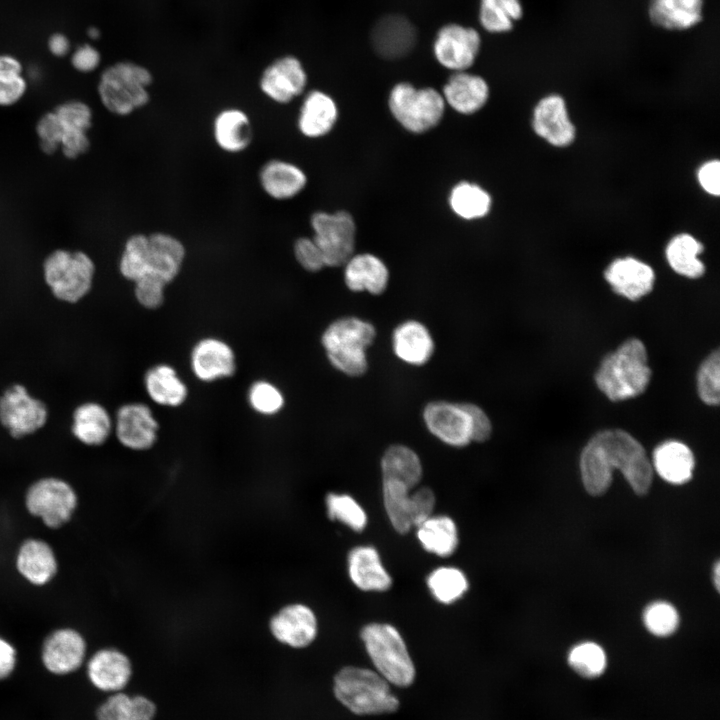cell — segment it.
I'll return each instance as SVG.
<instances>
[{
  "mask_svg": "<svg viewBox=\"0 0 720 720\" xmlns=\"http://www.w3.org/2000/svg\"><path fill=\"white\" fill-rule=\"evenodd\" d=\"M212 131L217 146L227 153L245 151L253 139L249 115L235 107L223 109L215 116Z\"/></svg>",
  "mask_w": 720,
  "mask_h": 720,
  "instance_id": "cell-33",
  "label": "cell"
},
{
  "mask_svg": "<svg viewBox=\"0 0 720 720\" xmlns=\"http://www.w3.org/2000/svg\"><path fill=\"white\" fill-rule=\"evenodd\" d=\"M143 384L148 397L164 407L183 405L189 393L175 368L166 363L151 366L144 374Z\"/></svg>",
  "mask_w": 720,
  "mask_h": 720,
  "instance_id": "cell-34",
  "label": "cell"
},
{
  "mask_svg": "<svg viewBox=\"0 0 720 720\" xmlns=\"http://www.w3.org/2000/svg\"><path fill=\"white\" fill-rule=\"evenodd\" d=\"M426 428L437 439L453 447H464L472 442L471 423L463 402L435 400L423 409Z\"/></svg>",
  "mask_w": 720,
  "mask_h": 720,
  "instance_id": "cell-17",
  "label": "cell"
},
{
  "mask_svg": "<svg viewBox=\"0 0 720 720\" xmlns=\"http://www.w3.org/2000/svg\"><path fill=\"white\" fill-rule=\"evenodd\" d=\"M119 272L133 283L149 273L148 234L136 233L127 238L119 260Z\"/></svg>",
  "mask_w": 720,
  "mask_h": 720,
  "instance_id": "cell-42",
  "label": "cell"
},
{
  "mask_svg": "<svg viewBox=\"0 0 720 720\" xmlns=\"http://www.w3.org/2000/svg\"><path fill=\"white\" fill-rule=\"evenodd\" d=\"M567 664L577 676L592 681L606 673L608 656L605 649L597 642L582 641L569 649Z\"/></svg>",
  "mask_w": 720,
  "mask_h": 720,
  "instance_id": "cell-39",
  "label": "cell"
},
{
  "mask_svg": "<svg viewBox=\"0 0 720 720\" xmlns=\"http://www.w3.org/2000/svg\"><path fill=\"white\" fill-rule=\"evenodd\" d=\"M133 674L128 655L115 647L94 652L87 662V677L98 690L108 693L122 691Z\"/></svg>",
  "mask_w": 720,
  "mask_h": 720,
  "instance_id": "cell-21",
  "label": "cell"
},
{
  "mask_svg": "<svg viewBox=\"0 0 720 720\" xmlns=\"http://www.w3.org/2000/svg\"><path fill=\"white\" fill-rule=\"evenodd\" d=\"M351 581L363 591H386L392 585L378 551L372 546H357L348 555Z\"/></svg>",
  "mask_w": 720,
  "mask_h": 720,
  "instance_id": "cell-32",
  "label": "cell"
},
{
  "mask_svg": "<svg viewBox=\"0 0 720 720\" xmlns=\"http://www.w3.org/2000/svg\"><path fill=\"white\" fill-rule=\"evenodd\" d=\"M371 42L377 54L385 59H398L415 46L416 30L401 15H387L379 19L371 32Z\"/></svg>",
  "mask_w": 720,
  "mask_h": 720,
  "instance_id": "cell-23",
  "label": "cell"
},
{
  "mask_svg": "<svg viewBox=\"0 0 720 720\" xmlns=\"http://www.w3.org/2000/svg\"><path fill=\"white\" fill-rule=\"evenodd\" d=\"M449 205L458 217L475 220L485 217L490 212L492 199L481 186L462 181L450 191Z\"/></svg>",
  "mask_w": 720,
  "mask_h": 720,
  "instance_id": "cell-38",
  "label": "cell"
},
{
  "mask_svg": "<svg viewBox=\"0 0 720 720\" xmlns=\"http://www.w3.org/2000/svg\"><path fill=\"white\" fill-rule=\"evenodd\" d=\"M17 665V650L6 638L0 636V681L7 679Z\"/></svg>",
  "mask_w": 720,
  "mask_h": 720,
  "instance_id": "cell-58",
  "label": "cell"
},
{
  "mask_svg": "<svg viewBox=\"0 0 720 720\" xmlns=\"http://www.w3.org/2000/svg\"><path fill=\"white\" fill-rule=\"evenodd\" d=\"M643 623L649 633L664 638L676 632L680 617L672 604L666 601H655L645 608Z\"/></svg>",
  "mask_w": 720,
  "mask_h": 720,
  "instance_id": "cell-46",
  "label": "cell"
},
{
  "mask_svg": "<svg viewBox=\"0 0 720 720\" xmlns=\"http://www.w3.org/2000/svg\"><path fill=\"white\" fill-rule=\"evenodd\" d=\"M614 469L621 471L637 495L648 493L653 479L652 464L643 446L621 429L598 432L580 455L582 483L592 496H600L609 489Z\"/></svg>",
  "mask_w": 720,
  "mask_h": 720,
  "instance_id": "cell-1",
  "label": "cell"
},
{
  "mask_svg": "<svg viewBox=\"0 0 720 720\" xmlns=\"http://www.w3.org/2000/svg\"><path fill=\"white\" fill-rule=\"evenodd\" d=\"M149 273L167 285L179 275L186 256L184 244L165 232L148 234ZM147 274V275H148Z\"/></svg>",
  "mask_w": 720,
  "mask_h": 720,
  "instance_id": "cell-28",
  "label": "cell"
},
{
  "mask_svg": "<svg viewBox=\"0 0 720 720\" xmlns=\"http://www.w3.org/2000/svg\"><path fill=\"white\" fill-rule=\"evenodd\" d=\"M36 132L41 150L50 155L60 146L63 135L62 125L54 111L43 114L37 122Z\"/></svg>",
  "mask_w": 720,
  "mask_h": 720,
  "instance_id": "cell-50",
  "label": "cell"
},
{
  "mask_svg": "<svg viewBox=\"0 0 720 720\" xmlns=\"http://www.w3.org/2000/svg\"><path fill=\"white\" fill-rule=\"evenodd\" d=\"M307 82V72L300 59L294 55H283L263 69L259 88L271 101L288 104L304 92Z\"/></svg>",
  "mask_w": 720,
  "mask_h": 720,
  "instance_id": "cell-16",
  "label": "cell"
},
{
  "mask_svg": "<svg viewBox=\"0 0 720 720\" xmlns=\"http://www.w3.org/2000/svg\"><path fill=\"white\" fill-rule=\"evenodd\" d=\"M521 0H480L479 22L493 34L507 33L523 16Z\"/></svg>",
  "mask_w": 720,
  "mask_h": 720,
  "instance_id": "cell-41",
  "label": "cell"
},
{
  "mask_svg": "<svg viewBox=\"0 0 720 720\" xmlns=\"http://www.w3.org/2000/svg\"><path fill=\"white\" fill-rule=\"evenodd\" d=\"M48 416L47 405L22 384H12L0 395V424L14 439L41 430Z\"/></svg>",
  "mask_w": 720,
  "mask_h": 720,
  "instance_id": "cell-11",
  "label": "cell"
},
{
  "mask_svg": "<svg viewBox=\"0 0 720 720\" xmlns=\"http://www.w3.org/2000/svg\"><path fill=\"white\" fill-rule=\"evenodd\" d=\"M713 582H714V586H715L716 590L719 591V588H720L719 587L720 586V565H719L718 561L714 564V567H713Z\"/></svg>",
  "mask_w": 720,
  "mask_h": 720,
  "instance_id": "cell-62",
  "label": "cell"
},
{
  "mask_svg": "<svg viewBox=\"0 0 720 720\" xmlns=\"http://www.w3.org/2000/svg\"><path fill=\"white\" fill-rule=\"evenodd\" d=\"M470 417L471 437L474 442H484L492 433V424L486 412L472 402H463Z\"/></svg>",
  "mask_w": 720,
  "mask_h": 720,
  "instance_id": "cell-54",
  "label": "cell"
},
{
  "mask_svg": "<svg viewBox=\"0 0 720 720\" xmlns=\"http://www.w3.org/2000/svg\"><path fill=\"white\" fill-rule=\"evenodd\" d=\"M132 695L123 691L111 693L96 710V720H129Z\"/></svg>",
  "mask_w": 720,
  "mask_h": 720,
  "instance_id": "cell-51",
  "label": "cell"
},
{
  "mask_svg": "<svg viewBox=\"0 0 720 720\" xmlns=\"http://www.w3.org/2000/svg\"><path fill=\"white\" fill-rule=\"evenodd\" d=\"M87 643L83 634L69 626L52 630L44 638L40 657L45 669L54 675L78 670L86 658Z\"/></svg>",
  "mask_w": 720,
  "mask_h": 720,
  "instance_id": "cell-15",
  "label": "cell"
},
{
  "mask_svg": "<svg viewBox=\"0 0 720 720\" xmlns=\"http://www.w3.org/2000/svg\"><path fill=\"white\" fill-rule=\"evenodd\" d=\"M157 714L156 704L144 695H132L129 720H154Z\"/></svg>",
  "mask_w": 720,
  "mask_h": 720,
  "instance_id": "cell-59",
  "label": "cell"
},
{
  "mask_svg": "<svg viewBox=\"0 0 720 720\" xmlns=\"http://www.w3.org/2000/svg\"><path fill=\"white\" fill-rule=\"evenodd\" d=\"M433 337L428 328L417 320H406L399 324L392 334L394 354L412 366H422L434 352Z\"/></svg>",
  "mask_w": 720,
  "mask_h": 720,
  "instance_id": "cell-29",
  "label": "cell"
},
{
  "mask_svg": "<svg viewBox=\"0 0 720 720\" xmlns=\"http://www.w3.org/2000/svg\"><path fill=\"white\" fill-rule=\"evenodd\" d=\"M327 515L354 531H362L367 524V515L362 506L350 495L328 493L325 499Z\"/></svg>",
  "mask_w": 720,
  "mask_h": 720,
  "instance_id": "cell-44",
  "label": "cell"
},
{
  "mask_svg": "<svg viewBox=\"0 0 720 720\" xmlns=\"http://www.w3.org/2000/svg\"><path fill=\"white\" fill-rule=\"evenodd\" d=\"M694 466V455L682 442L669 440L654 449L653 467L663 480L671 484L681 485L688 482Z\"/></svg>",
  "mask_w": 720,
  "mask_h": 720,
  "instance_id": "cell-35",
  "label": "cell"
},
{
  "mask_svg": "<svg viewBox=\"0 0 720 720\" xmlns=\"http://www.w3.org/2000/svg\"><path fill=\"white\" fill-rule=\"evenodd\" d=\"M704 0H649L647 14L656 27L687 31L703 20Z\"/></svg>",
  "mask_w": 720,
  "mask_h": 720,
  "instance_id": "cell-24",
  "label": "cell"
},
{
  "mask_svg": "<svg viewBox=\"0 0 720 720\" xmlns=\"http://www.w3.org/2000/svg\"><path fill=\"white\" fill-rule=\"evenodd\" d=\"M268 628L278 643L293 649H302L316 639L318 620L311 607L304 603L293 602L273 613Z\"/></svg>",
  "mask_w": 720,
  "mask_h": 720,
  "instance_id": "cell-14",
  "label": "cell"
},
{
  "mask_svg": "<svg viewBox=\"0 0 720 720\" xmlns=\"http://www.w3.org/2000/svg\"><path fill=\"white\" fill-rule=\"evenodd\" d=\"M247 401L252 410L263 416H274L285 405V397L280 388L267 380H257L250 385Z\"/></svg>",
  "mask_w": 720,
  "mask_h": 720,
  "instance_id": "cell-45",
  "label": "cell"
},
{
  "mask_svg": "<svg viewBox=\"0 0 720 720\" xmlns=\"http://www.w3.org/2000/svg\"><path fill=\"white\" fill-rule=\"evenodd\" d=\"M71 433L85 446H102L113 433V418L104 405L83 402L72 413Z\"/></svg>",
  "mask_w": 720,
  "mask_h": 720,
  "instance_id": "cell-26",
  "label": "cell"
},
{
  "mask_svg": "<svg viewBox=\"0 0 720 720\" xmlns=\"http://www.w3.org/2000/svg\"><path fill=\"white\" fill-rule=\"evenodd\" d=\"M697 179L702 189L712 195L720 193V163L718 160H709L700 166Z\"/></svg>",
  "mask_w": 720,
  "mask_h": 720,
  "instance_id": "cell-57",
  "label": "cell"
},
{
  "mask_svg": "<svg viewBox=\"0 0 720 720\" xmlns=\"http://www.w3.org/2000/svg\"><path fill=\"white\" fill-rule=\"evenodd\" d=\"M87 35L89 36V38L97 40L99 39L101 32L97 27L91 26L87 31Z\"/></svg>",
  "mask_w": 720,
  "mask_h": 720,
  "instance_id": "cell-63",
  "label": "cell"
},
{
  "mask_svg": "<svg viewBox=\"0 0 720 720\" xmlns=\"http://www.w3.org/2000/svg\"><path fill=\"white\" fill-rule=\"evenodd\" d=\"M382 478L399 479L417 485L422 477L419 456L410 447L395 444L386 449L381 459Z\"/></svg>",
  "mask_w": 720,
  "mask_h": 720,
  "instance_id": "cell-40",
  "label": "cell"
},
{
  "mask_svg": "<svg viewBox=\"0 0 720 720\" xmlns=\"http://www.w3.org/2000/svg\"><path fill=\"white\" fill-rule=\"evenodd\" d=\"M532 127L534 132L555 147H567L576 137V129L571 122L565 100L557 94L543 97L533 111Z\"/></svg>",
  "mask_w": 720,
  "mask_h": 720,
  "instance_id": "cell-20",
  "label": "cell"
},
{
  "mask_svg": "<svg viewBox=\"0 0 720 720\" xmlns=\"http://www.w3.org/2000/svg\"><path fill=\"white\" fill-rule=\"evenodd\" d=\"M190 367L199 381L211 383L235 374L236 355L226 341L204 337L194 344L190 352Z\"/></svg>",
  "mask_w": 720,
  "mask_h": 720,
  "instance_id": "cell-18",
  "label": "cell"
},
{
  "mask_svg": "<svg viewBox=\"0 0 720 720\" xmlns=\"http://www.w3.org/2000/svg\"><path fill=\"white\" fill-rule=\"evenodd\" d=\"M604 277L615 293L631 301L650 293L655 281L653 269L633 257L614 260L605 270Z\"/></svg>",
  "mask_w": 720,
  "mask_h": 720,
  "instance_id": "cell-22",
  "label": "cell"
},
{
  "mask_svg": "<svg viewBox=\"0 0 720 720\" xmlns=\"http://www.w3.org/2000/svg\"><path fill=\"white\" fill-rule=\"evenodd\" d=\"M152 82L153 75L148 68L124 60L111 64L102 71L97 92L109 112L126 116L149 103V87Z\"/></svg>",
  "mask_w": 720,
  "mask_h": 720,
  "instance_id": "cell-5",
  "label": "cell"
},
{
  "mask_svg": "<svg viewBox=\"0 0 720 720\" xmlns=\"http://www.w3.org/2000/svg\"><path fill=\"white\" fill-rule=\"evenodd\" d=\"M47 47L53 56L64 57L69 53L71 45L69 38L65 34L55 32L49 36Z\"/></svg>",
  "mask_w": 720,
  "mask_h": 720,
  "instance_id": "cell-60",
  "label": "cell"
},
{
  "mask_svg": "<svg viewBox=\"0 0 720 720\" xmlns=\"http://www.w3.org/2000/svg\"><path fill=\"white\" fill-rule=\"evenodd\" d=\"M95 263L83 251L57 249L43 262V278L52 295L65 303H77L92 289Z\"/></svg>",
  "mask_w": 720,
  "mask_h": 720,
  "instance_id": "cell-7",
  "label": "cell"
},
{
  "mask_svg": "<svg viewBox=\"0 0 720 720\" xmlns=\"http://www.w3.org/2000/svg\"><path fill=\"white\" fill-rule=\"evenodd\" d=\"M27 82L22 74L0 76V106L17 103L25 94Z\"/></svg>",
  "mask_w": 720,
  "mask_h": 720,
  "instance_id": "cell-55",
  "label": "cell"
},
{
  "mask_svg": "<svg viewBox=\"0 0 720 720\" xmlns=\"http://www.w3.org/2000/svg\"><path fill=\"white\" fill-rule=\"evenodd\" d=\"M651 378L644 344L636 338L623 342L608 354L595 373V382L611 401H621L642 394Z\"/></svg>",
  "mask_w": 720,
  "mask_h": 720,
  "instance_id": "cell-2",
  "label": "cell"
},
{
  "mask_svg": "<svg viewBox=\"0 0 720 720\" xmlns=\"http://www.w3.org/2000/svg\"><path fill=\"white\" fill-rule=\"evenodd\" d=\"M166 285L156 276L145 275L134 282L135 299L146 309H158L164 303Z\"/></svg>",
  "mask_w": 720,
  "mask_h": 720,
  "instance_id": "cell-49",
  "label": "cell"
},
{
  "mask_svg": "<svg viewBox=\"0 0 720 720\" xmlns=\"http://www.w3.org/2000/svg\"><path fill=\"white\" fill-rule=\"evenodd\" d=\"M481 48V36L472 27L457 23L442 26L433 42V54L437 62L454 72L470 68Z\"/></svg>",
  "mask_w": 720,
  "mask_h": 720,
  "instance_id": "cell-12",
  "label": "cell"
},
{
  "mask_svg": "<svg viewBox=\"0 0 720 720\" xmlns=\"http://www.w3.org/2000/svg\"><path fill=\"white\" fill-rule=\"evenodd\" d=\"M71 65L78 72L90 73L101 62V54L96 47L89 43L78 46L71 55Z\"/></svg>",
  "mask_w": 720,
  "mask_h": 720,
  "instance_id": "cell-56",
  "label": "cell"
},
{
  "mask_svg": "<svg viewBox=\"0 0 720 720\" xmlns=\"http://www.w3.org/2000/svg\"><path fill=\"white\" fill-rule=\"evenodd\" d=\"M79 505L73 485L57 476L33 481L24 493V507L29 515L49 529H60L69 523Z\"/></svg>",
  "mask_w": 720,
  "mask_h": 720,
  "instance_id": "cell-8",
  "label": "cell"
},
{
  "mask_svg": "<svg viewBox=\"0 0 720 720\" xmlns=\"http://www.w3.org/2000/svg\"><path fill=\"white\" fill-rule=\"evenodd\" d=\"M333 693L344 707L359 716L393 713L400 705L391 684L377 671L364 667L341 668L333 679Z\"/></svg>",
  "mask_w": 720,
  "mask_h": 720,
  "instance_id": "cell-3",
  "label": "cell"
},
{
  "mask_svg": "<svg viewBox=\"0 0 720 720\" xmlns=\"http://www.w3.org/2000/svg\"><path fill=\"white\" fill-rule=\"evenodd\" d=\"M338 118L334 99L321 90L305 95L297 117V127L308 138H319L328 134Z\"/></svg>",
  "mask_w": 720,
  "mask_h": 720,
  "instance_id": "cell-31",
  "label": "cell"
},
{
  "mask_svg": "<svg viewBox=\"0 0 720 720\" xmlns=\"http://www.w3.org/2000/svg\"><path fill=\"white\" fill-rule=\"evenodd\" d=\"M343 266L344 282L353 292L382 294L389 282V270L376 255L361 253L353 255Z\"/></svg>",
  "mask_w": 720,
  "mask_h": 720,
  "instance_id": "cell-30",
  "label": "cell"
},
{
  "mask_svg": "<svg viewBox=\"0 0 720 720\" xmlns=\"http://www.w3.org/2000/svg\"><path fill=\"white\" fill-rule=\"evenodd\" d=\"M23 73L21 61L10 54H0V76L19 75Z\"/></svg>",
  "mask_w": 720,
  "mask_h": 720,
  "instance_id": "cell-61",
  "label": "cell"
},
{
  "mask_svg": "<svg viewBox=\"0 0 720 720\" xmlns=\"http://www.w3.org/2000/svg\"><path fill=\"white\" fill-rule=\"evenodd\" d=\"M365 650L377 671L391 685L410 686L416 669L400 632L387 623H369L360 632Z\"/></svg>",
  "mask_w": 720,
  "mask_h": 720,
  "instance_id": "cell-6",
  "label": "cell"
},
{
  "mask_svg": "<svg viewBox=\"0 0 720 720\" xmlns=\"http://www.w3.org/2000/svg\"><path fill=\"white\" fill-rule=\"evenodd\" d=\"M703 245L692 235L681 233L674 236L666 246L665 254L670 267L687 278H699L705 272L698 256Z\"/></svg>",
  "mask_w": 720,
  "mask_h": 720,
  "instance_id": "cell-37",
  "label": "cell"
},
{
  "mask_svg": "<svg viewBox=\"0 0 720 720\" xmlns=\"http://www.w3.org/2000/svg\"><path fill=\"white\" fill-rule=\"evenodd\" d=\"M427 585L437 601L450 604L464 595L468 589V580L456 567H439L429 574Z\"/></svg>",
  "mask_w": 720,
  "mask_h": 720,
  "instance_id": "cell-43",
  "label": "cell"
},
{
  "mask_svg": "<svg viewBox=\"0 0 720 720\" xmlns=\"http://www.w3.org/2000/svg\"><path fill=\"white\" fill-rule=\"evenodd\" d=\"M445 101L432 87L416 88L399 82L390 91L388 106L397 122L412 133H424L439 124L445 111Z\"/></svg>",
  "mask_w": 720,
  "mask_h": 720,
  "instance_id": "cell-9",
  "label": "cell"
},
{
  "mask_svg": "<svg viewBox=\"0 0 720 720\" xmlns=\"http://www.w3.org/2000/svg\"><path fill=\"white\" fill-rule=\"evenodd\" d=\"M435 506V495L429 487H421L412 491L409 500V516L412 527H417L432 515Z\"/></svg>",
  "mask_w": 720,
  "mask_h": 720,
  "instance_id": "cell-53",
  "label": "cell"
},
{
  "mask_svg": "<svg viewBox=\"0 0 720 720\" xmlns=\"http://www.w3.org/2000/svg\"><path fill=\"white\" fill-rule=\"evenodd\" d=\"M159 423L150 406L143 402L121 405L113 418V433L118 442L132 451L151 449L158 440Z\"/></svg>",
  "mask_w": 720,
  "mask_h": 720,
  "instance_id": "cell-13",
  "label": "cell"
},
{
  "mask_svg": "<svg viewBox=\"0 0 720 720\" xmlns=\"http://www.w3.org/2000/svg\"><path fill=\"white\" fill-rule=\"evenodd\" d=\"M442 96L456 112L468 115L479 111L489 98L484 78L466 71L454 72L443 87Z\"/></svg>",
  "mask_w": 720,
  "mask_h": 720,
  "instance_id": "cell-27",
  "label": "cell"
},
{
  "mask_svg": "<svg viewBox=\"0 0 720 720\" xmlns=\"http://www.w3.org/2000/svg\"><path fill=\"white\" fill-rule=\"evenodd\" d=\"M54 112L62 125L63 134L71 132L87 133L91 128L92 111L90 107L82 101H66L58 105Z\"/></svg>",
  "mask_w": 720,
  "mask_h": 720,
  "instance_id": "cell-48",
  "label": "cell"
},
{
  "mask_svg": "<svg viewBox=\"0 0 720 720\" xmlns=\"http://www.w3.org/2000/svg\"><path fill=\"white\" fill-rule=\"evenodd\" d=\"M417 537L422 547L441 557L451 555L458 545L455 522L448 516H430L417 526Z\"/></svg>",
  "mask_w": 720,
  "mask_h": 720,
  "instance_id": "cell-36",
  "label": "cell"
},
{
  "mask_svg": "<svg viewBox=\"0 0 720 720\" xmlns=\"http://www.w3.org/2000/svg\"><path fill=\"white\" fill-rule=\"evenodd\" d=\"M15 568L27 583L43 587L57 576L59 562L49 542L37 537H28L17 548Z\"/></svg>",
  "mask_w": 720,
  "mask_h": 720,
  "instance_id": "cell-19",
  "label": "cell"
},
{
  "mask_svg": "<svg viewBox=\"0 0 720 720\" xmlns=\"http://www.w3.org/2000/svg\"><path fill=\"white\" fill-rule=\"evenodd\" d=\"M697 391L700 399L708 405H717L720 400V358L719 351L712 352L701 364L697 373Z\"/></svg>",
  "mask_w": 720,
  "mask_h": 720,
  "instance_id": "cell-47",
  "label": "cell"
},
{
  "mask_svg": "<svg viewBox=\"0 0 720 720\" xmlns=\"http://www.w3.org/2000/svg\"><path fill=\"white\" fill-rule=\"evenodd\" d=\"M310 224L326 267L343 266L354 255L356 224L349 212L318 211L312 214Z\"/></svg>",
  "mask_w": 720,
  "mask_h": 720,
  "instance_id": "cell-10",
  "label": "cell"
},
{
  "mask_svg": "<svg viewBox=\"0 0 720 720\" xmlns=\"http://www.w3.org/2000/svg\"><path fill=\"white\" fill-rule=\"evenodd\" d=\"M376 337L372 323L355 316L332 321L321 335V345L329 363L339 372L362 376L368 369L366 351Z\"/></svg>",
  "mask_w": 720,
  "mask_h": 720,
  "instance_id": "cell-4",
  "label": "cell"
},
{
  "mask_svg": "<svg viewBox=\"0 0 720 720\" xmlns=\"http://www.w3.org/2000/svg\"><path fill=\"white\" fill-rule=\"evenodd\" d=\"M293 253L298 264L308 272H318L326 267L321 251L312 237L296 239Z\"/></svg>",
  "mask_w": 720,
  "mask_h": 720,
  "instance_id": "cell-52",
  "label": "cell"
},
{
  "mask_svg": "<svg viewBox=\"0 0 720 720\" xmlns=\"http://www.w3.org/2000/svg\"><path fill=\"white\" fill-rule=\"evenodd\" d=\"M258 179L262 190L279 201L296 197L307 184L305 172L298 165L282 159L265 162L259 170Z\"/></svg>",
  "mask_w": 720,
  "mask_h": 720,
  "instance_id": "cell-25",
  "label": "cell"
}]
</instances>
